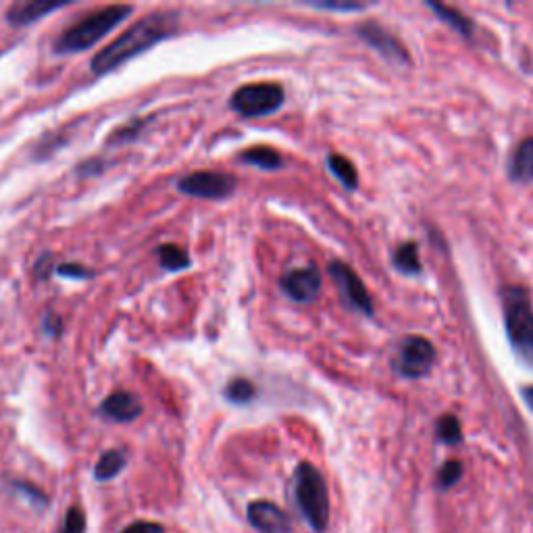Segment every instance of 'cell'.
I'll list each match as a JSON object with an SVG mask.
<instances>
[{"label":"cell","instance_id":"obj_5","mask_svg":"<svg viewBox=\"0 0 533 533\" xmlns=\"http://www.w3.org/2000/svg\"><path fill=\"white\" fill-rule=\"evenodd\" d=\"M286 92L284 88L275 82H261V84H246L238 88L232 94L230 107L248 119L255 117H265L275 113L279 107L284 105Z\"/></svg>","mask_w":533,"mask_h":533},{"label":"cell","instance_id":"obj_29","mask_svg":"<svg viewBox=\"0 0 533 533\" xmlns=\"http://www.w3.org/2000/svg\"><path fill=\"white\" fill-rule=\"evenodd\" d=\"M521 396H523L525 404H527L529 409L533 411V386H529V388H523V390H521Z\"/></svg>","mask_w":533,"mask_h":533},{"label":"cell","instance_id":"obj_10","mask_svg":"<svg viewBox=\"0 0 533 533\" xmlns=\"http://www.w3.org/2000/svg\"><path fill=\"white\" fill-rule=\"evenodd\" d=\"M357 32L373 50H377V53L382 55L384 59H388L390 63L406 65V63L411 61L409 53H406V48L386 28H382L379 23L367 21V23L361 25Z\"/></svg>","mask_w":533,"mask_h":533},{"label":"cell","instance_id":"obj_3","mask_svg":"<svg viewBox=\"0 0 533 533\" xmlns=\"http://www.w3.org/2000/svg\"><path fill=\"white\" fill-rule=\"evenodd\" d=\"M130 13L132 7L128 5H111L90 13L59 36L55 42L57 53H80V50L94 46L100 38H105L113 28H117L125 17H130Z\"/></svg>","mask_w":533,"mask_h":533},{"label":"cell","instance_id":"obj_12","mask_svg":"<svg viewBox=\"0 0 533 533\" xmlns=\"http://www.w3.org/2000/svg\"><path fill=\"white\" fill-rule=\"evenodd\" d=\"M100 413H103L111 421L130 423V421L140 417L142 402L136 394L119 390V392H113L111 396H107L103 406H100Z\"/></svg>","mask_w":533,"mask_h":533},{"label":"cell","instance_id":"obj_19","mask_svg":"<svg viewBox=\"0 0 533 533\" xmlns=\"http://www.w3.org/2000/svg\"><path fill=\"white\" fill-rule=\"evenodd\" d=\"M427 7H429L431 11H436V15H438L442 21H446V23L450 25V28L459 32L461 36H465V38L471 36V32H473V23H471L463 13H459L456 9H450V7H446V5L431 3V0L427 3Z\"/></svg>","mask_w":533,"mask_h":533},{"label":"cell","instance_id":"obj_26","mask_svg":"<svg viewBox=\"0 0 533 533\" xmlns=\"http://www.w3.org/2000/svg\"><path fill=\"white\" fill-rule=\"evenodd\" d=\"M57 273L63 275V277H78V279H84V277H92L94 273L90 269H86L84 265H75V263H67V265H59L57 267Z\"/></svg>","mask_w":533,"mask_h":533},{"label":"cell","instance_id":"obj_20","mask_svg":"<svg viewBox=\"0 0 533 533\" xmlns=\"http://www.w3.org/2000/svg\"><path fill=\"white\" fill-rule=\"evenodd\" d=\"M157 255H159V261H161V267L167 269V271H182V269L190 267L188 252L184 248H180V246H175V244L159 246Z\"/></svg>","mask_w":533,"mask_h":533},{"label":"cell","instance_id":"obj_11","mask_svg":"<svg viewBox=\"0 0 533 533\" xmlns=\"http://www.w3.org/2000/svg\"><path fill=\"white\" fill-rule=\"evenodd\" d=\"M248 521L263 533H288L290 519L279 506L259 500L248 506Z\"/></svg>","mask_w":533,"mask_h":533},{"label":"cell","instance_id":"obj_17","mask_svg":"<svg viewBox=\"0 0 533 533\" xmlns=\"http://www.w3.org/2000/svg\"><path fill=\"white\" fill-rule=\"evenodd\" d=\"M327 167H329V171H332L338 177V180L342 182L344 188L357 190V186H359V173H357V167L352 165V161H348L342 155H329Z\"/></svg>","mask_w":533,"mask_h":533},{"label":"cell","instance_id":"obj_7","mask_svg":"<svg viewBox=\"0 0 533 533\" xmlns=\"http://www.w3.org/2000/svg\"><path fill=\"white\" fill-rule=\"evenodd\" d=\"M180 192L194 196V198H209V200H221L232 196L236 190V177L219 173V171H198L182 177L177 184Z\"/></svg>","mask_w":533,"mask_h":533},{"label":"cell","instance_id":"obj_13","mask_svg":"<svg viewBox=\"0 0 533 533\" xmlns=\"http://www.w3.org/2000/svg\"><path fill=\"white\" fill-rule=\"evenodd\" d=\"M65 3H48V0H28V3H15L7 11V21L11 25H28L42 19L46 13L63 9Z\"/></svg>","mask_w":533,"mask_h":533},{"label":"cell","instance_id":"obj_15","mask_svg":"<svg viewBox=\"0 0 533 533\" xmlns=\"http://www.w3.org/2000/svg\"><path fill=\"white\" fill-rule=\"evenodd\" d=\"M240 161L248 163L252 167L267 169V171H275V169L284 167L282 155H279L277 150H273L269 146H252V148L244 150L242 155H240Z\"/></svg>","mask_w":533,"mask_h":533},{"label":"cell","instance_id":"obj_24","mask_svg":"<svg viewBox=\"0 0 533 533\" xmlns=\"http://www.w3.org/2000/svg\"><path fill=\"white\" fill-rule=\"evenodd\" d=\"M463 475V465L459 461H448L442 469H440V486L442 488H452L454 484H459V479Z\"/></svg>","mask_w":533,"mask_h":533},{"label":"cell","instance_id":"obj_4","mask_svg":"<svg viewBox=\"0 0 533 533\" xmlns=\"http://www.w3.org/2000/svg\"><path fill=\"white\" fill-rule=\"evenodd\" d=\"M294 494L302 515L315 531H323L329 523V498L323 475L311 463H300L294 475Z\"/></svg>","mask_w":533,"mask_h":533},{"label":"cell","instance_id":"obj_9","mask_svg":"<svg viewBox=\"0 0 533 533\" xmlns=\"http://www.w3.org/2000/svg\"><path fill=\"white\" fill-rule=\"evenodd\" d=\"M323 277L321 271L315 265H307L302 269H290L288 273L279 279V288L282 292L294 300V302H311L321 292Z\"/></svg>","mask_w":533,"mask_h":533},{"label":"cell","instance_id":"obj_28","mask_svg":"<svg viewBox=\"0 0 533 533\" xmlns=\"http://www.w3.org/2000/svg\"><path fill=\"white\" fill-rule=\"evenodd\" d=\"M44 327H46V332H48V334L59 336V334H61V327H63V325H61V319H59L57 315H53V317L48 315V317L44 319Z\"/></svg>","mask_w":533,"mask_h":533},{"label":"cell","instance_id":"obj_16","mask_svg":"<svg viewBox=\"0 0 533 533\" xmlns=\"http://www.w3.org/2000/svg\"><path fill=\"white\" fill-rule=\"evenodd\" d=\"M392 263L400 273L406 275H419L423 271L421 267V259H419V244L415 240L411 242H404L400 244L394 255H392Z\"/></svg>","mask_w":533,"mask_h":533},{"label":"cell","instance_id":"obj_18","mask_svg":"<svg viewBox=\"0 0 533 533\" xmlns=\"http://www.w3.org/2000/svg\"><path fill=\"white\" fill-rule=\"evenodd\" d=\"M125 463L128 461H125V454L121 450H109L98 459L96 469H94V477L98 481H109L123 471Z\"/></svg>","mask_w":533,"mask_h":533},{"label":"cell","instance_id":"obj_1","mask_svg":"<svg viewBox=\"0 0 533 533\" xmlns=\"http://www.w3.org/2000/svg\"><path fill=\"white\" fill-rule=\"evenodd\" d=\"M175 25L177 17L171 13H157L140 19L128 32H123L107 48L100 50V53L92 59V71L96 75H103L121 67L125 61L142 55L144 50L173 36Z\"/></svg>","mask_w":533,"mask_h":533},{"label":"cell","instance_id":"obj_25","mask_svg":"<svg viewBox=\"0 0 533 533\" xmlns=\"http://www.w3.org/2000/svg\"><path fill=\"white\" fill-rule=\"evenodd\" d=\"M121 533H165V527L155 521H136L125 527Z\"/></svg>","mask_w":533,"mask_h":533},{"label":"cell","instance_id":"obj_14","mask_svg":"<svg viewBox=\"0 0 533 533\" xmlns=\"http://www.w3.org/2000/svg\"><path fill=\"white\" fill-rule=\"evenodd\" d=\"M509 175L517 184L533 182V138H525L509 159Z\"/></svg>","mask_w":533,"mask_h":533},{"label":"cell","instance_id":"obj_27","mask_svg":"<svg viewBox=\"0 0 533 533\" xmlns=\"http://www.w3.org/2000/svg\"><path fill=\"white\" fill-rule=\"evenodd\" d=\"M311 7L315 9H327V11H361L365 9V5H357V3H311Z\"/></svg>","mask_w":533,"mask_h":533},{"label":"cell","instance_id":"obj_23","mask_svg":"<svg viewBox=\"0 0 533 533\" xmlns=\"http://www.w3.org/2000/svg\"><path fill=\"white\" fill-rule=\"evenodd\" d=\"M61 533H86V515L80 511V506H71L67 511Z\"/></svg>","mask_w":533,"mask_h":533},{"label":"cell","instance_id":"obj_8","mask_svg":"<svg viewBox=\"0 0 533 533\" xmlns=\"http://www.w3.org/2000/svg\"><path fill=\"white\" fill-rule=\"evenodd\" d=\"M329 275L334 277V282L350 309L365 315H373V300L363 284V279L357 273H354L346 263L334 261L329 265Z\"/></svg>","mask_w":533,"mask_h":533},{"label":"cell","instance_id":"obj_2","mask_svg":"<svg viewBox=\"0 0 533 533\" xmlns=\"http://www.w3.org/2000/svg\"><path fill=\"white\" fill-rule=\"evenodd\" d=\"M504 327L517 359L533 369V307L527 290L513 286L502 292Z\"/></svg>","mask_w":533,"mask_h":533},{"label":"cell","instance_id":"obj_21","mask_svg":"<svg viewBox=\"0 0 533 533\" xmlns=\"http://www.w3.org/2000/svg\"><path fill=\"white\" fill-rule=\"evenodd\" d=\"M255 396H257V388L250 382V379H242V377L232 379L230 386L225 388V398L234 404H246Z\"/></svg>","mask_w":533,"mask_h":533},{"label":"cell","instance_id":"obj_22","mask_svg":"<svg viewBox=\"0 0 533 533\" xmlns=\"http://www.w3.org/2000/svg\"><path fill=\"white\" fill-rule=\"evenodd\" d=\"M438 438L444 444H459L463 440L461 421L454 415H446L438 421Z\"/></svg>","mask_w":533,"mask_h":533},{"label":"cell","instance_id":"obj_6","mask_svg":"<svg viewBox=\"0 0 533 533\" xmlns=\"http://www.w3.org/2000/svg\"><path fill=\"white\" fill-rule=\"evenodd\" d=\"M436 359H438L436 346L431 344L427 338L409 336L400 342L396 359L392 361V367L398 375L406 379H419L431 371Z\"/></svg>","mask_w":533,"mask_h":533}]
</instances>
